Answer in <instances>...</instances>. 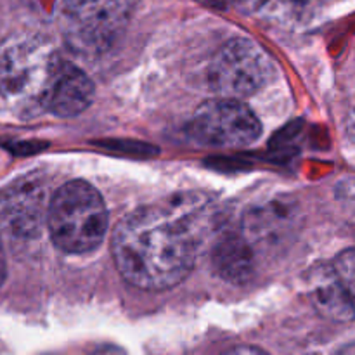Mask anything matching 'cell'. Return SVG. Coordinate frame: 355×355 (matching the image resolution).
Returning a JSON list of instances; mask_svg holds the SVG:
<instances>
[{
  "label": "cell",
  "mask_w": 355,
  "mask_h": 355,
  "mask_svg": "<svg viewBox=\"0 0 355 355\" xmlns=\"http://www.w3.org/2000/svg\"><path fill=\"white\" fill-rule=\"evenodd\" d=\"M214 205L200 194L128 214L113 234V259L128 284L162 291L177 286L193 270L211 229Z\"/></svg>",
  "instance_id": "cell-1"
},
{
  "label": "cell",
  "mask_w": 355,
  "mask_h": 355,
  "mask_svg": "<svg viewBox=\"0 0 355 355\" xmlns=\"http://www.w3.org/2000/svg\"><path fill=\"white\" fill-rule=\"evenodd\" d=\"M272 61L259 44L232 38L214 58L208 78L222 97L241 101L262 90L272 78Z\"/></svg>",
  "instance_id": "cell-5"
},
{
  "label": "cell",
  "mask_w": 355,
  "mask_h": 355,
  "mask_svg": "<svg viewBox=\"0 0 355 355\" xmlns=\"http://www.w3.org/2000/svg\"><path fill=\"white\" fill-rule=\"evenodd\" d=\"M293 211L288 203H266L252 208L243 217L239 232L250 243L257 255L270 252L291 231Z\"/></svg>",
  "instance_id": "cell-10"
},
{
  "label": "cell",
  "mask_w": 355,
  "mask_h": 355,
  "mask_svg": "<svg viewBox=\"0 0 355 355\" xmlns=\"http://www.w3.org/2000/svg\"><path fill=\"white\" fill-rule=\"evenodd\" d=\"M90 355H127L123 349L120 347H114V345H106V347H101L97 349L96 352H92Z\"/></svg>",
  "instance_id": "cell-14"
},
{
  "label": "cell",
  "mask_w": 355,
  "mask_h": 355,
  "mask_svg": "<svg viewBox=\"0 0 355 355\" xmlns=\"http://www.w3.org/2000/svg\"><path fill=\"white\" fill-rule=\"evenodd\" d=\"M342 355H354L352 345H349V347H347V349H345V350H343V352H342Z\"/></svg>",
  "instance_id": "cell-16"
},
{
  "label": "cell",
  "mask_w": 355,
  "mask_h": 355,
  "mask_svg": "<svg viewBox=\"0 0 355 355\" xmlns=\"http://www.w3.org/2000/svg\"><path fill=\"white\" fill-rule=\"evenodd\" d=\"M92 97L94 85L89 76L78 66L55 55L42 92L40 110L62 118L76 116L89 107Z\"/></svg>",
  "instance_id": "cell-9"
},
{
  "label": "cell",
  "mask_w": 355,
  "mask_h": 355,
  "mask_svg": "<svg viewBox=\"0 0 355 355\" xmlns=\"http://www.w3.org/2000/svg\"><path fill=\"white\" fill-rule=\"evenodd\" d=\"M241 2H250V0H241Z\"/></svg>",
  "instance_id": "cell-17"
},
{
  "label": "cell",
  "mask_w": 355,
  "mask_h": 355,
  "mask_svg": "<svg viewBox=\"0 0 355 355\" xmlns=\"http://www.w3.org/2000/svg\"><path fill=\"white\" fill-rule=\"evenodd\" d=\"M222 355H267L263 350L255 349V347H236V349L227 350Z\"/></svg>",
  "instance_id": "cell-13"
},
{
  "label": "cell",
  "mask_w": 355,
  "mask_h": 355,
  "mask_svg": "<svg viewBox=\"0 0 355 355\" xmlns=\"http://www.w3.org/2000/svg\"><path fill=\"white\" fill-rule=\"evenodd\" d=\"M55 52L35 33H16L0 45V94L23 113L38 107Z\"/></svg>",
  "instance_id": "cell-3"
},
{
  "label": "cell",
  "mask_w": 355,
  "mask_h": 355,
  "mask_svg": "<svg viewBox=\"0 0 355 355\" xmlns=\"http://www.w3.org/2000/svg\"><path fill=\"white\" fill-rule=\"evenodd\" d=\"M259 255L239 231L225 232L214 248V267L231 283H246L255 274Z\"/></svg>",
  "instance_id": "cell-11"
},
{
  "label": "cell",
  "mask_w": 355,
  "mask_h": 355,
  "mask_svg": "<svg viewBox=\"0 0 355 355\" xmlns=\"http://www.w3.org/2000/svg\"><path fill=\"white\" fill-rule=\"evenodd\" d=\"M318 0H263L267 16L284 24H300L314 16Z\"/></svg>",
  "instance_id": "cell-12"
},
{
  "label": "cell",
  "mask_w": 355,
  "mask_h": 355,
  "mask_svg": "<svg viewBox=\"0 0 355 355\" xmlns=\"http://www.w3.org/2000/svg\"><path fill=\"white\" fill-rule=\"evenodd\" d=\"M354 250L349 248L331 263L315 267L309 276L312 302L326 318L342 322L354 319Z\"/></svg>",
  "instance_id": "cell-7"
},
{
  "label": "cell",
  "mask_w": 355,
  "mask_h": 355,
  "mask_svg": "<svg viewBox=\"0 0 355 355\" xmlns=\"http://www.w3.org/2000/svg\"><path fill=\"white\" fill-rule=\"evenodd\" d=\"M262 125L252 110L239 99H211L201 104L189 123V135L196 142L214 148H245L259 141Z\"/></svg>",
  "instance_id": "cell-6"
},
{
  "label": "cell",
  "mask_w": 355,
  "mask_h": 355,
  "mask_svg": "<svg viewBox=\"0 0 355 355\" xmlns=\"http://www.w3.org/2000/svg\"><path fill=\"white\" fill-rule=\"evenodd\" d=\"M47 191L40 177H23L0 193V229L14 238H35L42 227Z\"/></svg>",
  "instance_id": "cell-8"
},
{
  "label": "cell",
  "mask_w": 355,
  "mask_h": 355,
  "mask_svg": "<svg viewBox=\"0 0 355 355\" xmlns=\"http://www.w3.org/2000/svg\"><path fill=\"white\" fill-rule=\"evenodd\" d=\"M47 224L54 245L61 252L82 255L96 250L107 231V210L96 187L71 180L49 201Z\"/></svg>",
  "instance_id": "cell-2"
},
{
  "label": "cell",
  "mask_w": 355,
  "mask_h": 355,
  "mask_svg": "<svg viewBox=\"0 0 355 355\" xmlns=\"http://www.w3.org/2000/svg\"><path fill=\"white\" fill-rule=\"evenodd\" d=\"M6 274H7V267H6V255H3V246H2V239H0V286L6 281Z\"/></svg>",
  "instance_id": "cell-15"
},
{
  "label": "cell",
  "mask_w": 355,
  "mask_h": 355,
  "mask_svg": "<svg viewBox=\"0 0 355 355\" xmlns=\"http://www.w3.org/2000/svg\"><path fill=\"white\" fill-rule=\"evenodd\" d=\"M135 0H61L59 28L80 54L106 52L127 28Z\"/></svg>",
  "instance_id": "cell-4"
}]
</instances>
